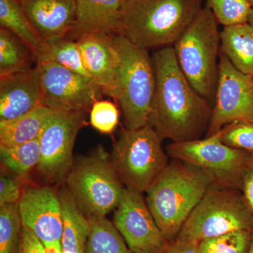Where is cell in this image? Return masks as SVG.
Wrapping results in <instances>:
<instances>
[{"label":"cell","instance_id":"cell-1","mask_svg":"<svg viewBox=\"0 0 253 253\" xmlns=\"http://www.w3.org/2000/svg\"><path fill=\"white\" fill-rule=\"evenodd\" d=\"M152 60L156 88L148 124L163 141L201 139L209 127L212 104L198 94L186 79L173 46L157 50Z\"/></svg>","mask_w":253,"mask_h":253},{"label":"cell","instance_id":"cell-2","mask_svg":"<svg viewBox=\"0 0 253 253\" xmlns=\"http://www.w3.org/2000/svg\"><path fill=\"white\" fill-rule=\"evenodd\" d=\"M203 0H125L119 35L146 49L173 46Z\"/></svg>","mask_w":253,"mask_h":253},{"label":"cell","instance_id":"cell-3","mask_svg":"<svg viewBox=\"0 0 253 253\" xmlns=\"http://www.w3.org/2000/svg\"><path fill=\"white\" fill-rule=\"evenodd\" d=\"M204 172L181 161H169L146 191V204L169 242L176 239L190 214L212 185Z\"/></svg>","mask_w":253,"mask_h":253},{"label":"cell","instance_id":"cell-4","mask_svg":"<svg viewBox=\"0 0 253 253\" xmlns=\"http://www.w3.org/2000/svg\"><path fill=\"white\" fill-rule=\"evenodd\" d=\"M218 21L209 6L198 13L173 46L181 71L195 90L214 102L221 53Z\"/></svg>","mask_w":253,"mask_h":253},{"label":"cell","instance_id":"cell-5","mask_svg":"<svg viewBox=\"0 0 253 253\" xmlns=\"http://www.w3.org/2000/svg\"><path fill=\"white\" fill-rule=\"evenodd\" d=\"M119 54L117 97L126 129H138L148 124L154 99L156 78L152 56L119 34L113 35Z\"/></svg>","mask_w":253,"mask_h":253},{"label":"cell","instance_id":"cell-6","mask_svg":"<svg viewBox=\"0 0 253 253\" xmlns=\"http://www.w3.org/2000/svg\"><path fill=\"white\" fill-rule=\"evenodd\" d=\"M65 185L87 219L106 217L118 207L126 189L101 146L74 160Z\"/></svg>","mask_w":253,"mask_h":253},{"label":"cell","instance_id":"cell-7","mask_svg":"<svg viewBox=\"0 0 253 253\" xmlns=\"http://www.w3.org/2000/svg\"><path fill=\"white\" fill-rule=\"evenodd\" d=\"M237 231L253 232V212L242 191L212 184L190 214L176 239L199 243Z\"/></svg>","mask_w":253,"mask_h":253},{"label":"cell","instance_id":"cell-8","mask_svg":"<svg viewBox=\"0 0 253 253\" xmlns=\"http://www.w3.org/2000/svg\"><path fill=\"white\" fill-rule=\"evenodd\" d=\"M162 139L146 125L121 131L110 155L113 168L125 187L146 193L169 164Z\"/></svg>","mask_w":253,"mask_h":253},{"label":"cell","instance_id":"cell-9","mask_svg":"<svg viewBox=\"0 0 253 253\" xmlns=\"http://www.w3.org/2000/svg\"><path fill=\"white\" fill-rule=\"evenodd\" d=\"M169 158L207 174L212 184L241 190L243 176L251 153L223 144L219 132L205 139L172 142L166 147Z\"/></svg>","mask_w":253,"mask_h":253},{"label":"cell","instance_id":"cell-10","mask_svg":"<svg viewBox=\"0 0 253 253\" xmlns=\"http://www.w3.org/2000/svg\"><path fill=\"white\" fill-rule=\"evenodd\" d=\"M85 112L53 109L41 136V159L36 167L46 183H61L72 167L73 147L85 123Z\"/></svg>","mask_w":253,"mask_h":253},{"label":"cell","instance_id":"cell-11","mask_svg":"<svg viewBox=\"0 0 253 253\" xmlns=\"http://www.w3.org/2000/svg\"><path fill=\"white\" fill-rule=\"evenodd\" d=\"M42 103L53 109L90 111L101 99V89L90 79L45 58H37Z\"/></svg>","mask_w":253,"mask_h":253},{"label":"cell","instance_id":"cell-12","mask_svg":"<svg viewBox=\"0 0 253 253\" xmlns=\"http://www.w3.org/2000/svg\"><path fill=\"white\" fill-rule=\"evenodd\" d=\"M242 121H253V78L238 71L221 52L212 117L206 136Z\"/></svg>","mask_w":253,"mask_h":253},{"label":"cell","instance_id":"cell-13","mask_svg":"<svg viewBox=\"0 0 253 253\" xmlns=\"http://www.w3.org/2000/svg\"><path fill=\"white\" fill-rule=\"evenodd\" d=\"M113 223L134 253H159L169 241L156 224L141 193L126 188Z\"/></svg>","mask_w":253,"mask_h":253},{"label":"cell","instance_id":"cell-14","mask_svg":"<svg viewBox=\"0 0 253 253\" xmlns=\"http://www.w3.org/2000/svg\"><path fill=\"white\" fill-rule=\"evenodd\" d=\"M22 225L33 231L47 251L63 253V222L59 194L51 186L25 190L18 201Z\"/></svg>","mask_w":253,"mask_h":253},{"label":"cell","instance_id":"cell-15","mask_svg":"<svg viewBox=\"0 0 253 253\" xmlns=\"http://www.w3.org/2000/svg\"><path fill=\"white\" fill-rule=\"evenodd\" d=\"M91 81L103 94L116 100L120 57L113 35L90 34L76 41Z\"/></svg>","mask_w":253,"mask_h":253},{"label":"cell","instance_id":"cell-16","mask_svg":"<svg viewBox=\"0 0 253 253\" xmlns=\"http://www.w3.org/2000/svg\"><path fill=\"white\" fill-rule=\"evenodd\" d=\"M42 104L36 68L0 76V121H11Z\"/></svg>","mask_w":253,"mask_h":253},{"label":"cell","instance_id":"cell-17","mask_svg":"<svg viewBox=\"0 0 253 253\" xmlns=\"http://www.w3.org/2000/svg\"><path fill=\"white\" fill-rule=\"evenodd\" d=\"M23 11L44 42L65 38L76 18L75 0H21Z\"/></svg>","mask_w":253,"mask_h":253},{"label":"cell","instance_id":"cell-18","mask_svg":"<svg viewBox=\"0 0 253 253\" xmlns=\"http://www.w3.org/2000/svg\"><path fill=\"white\" fill-rule=\"evenodd\" d=\"M76 22L67 38L77 41L90 34H119L125 0H75Z\"/></svg>","mask_w":253,"mask_h":253},{"label":"cell","instance_id":"cell-19","mask_svg":"<svg viewBox=\"0 0 253 253\" xmlns=\"http://www.w3.org/2000/svg\"><path fill=\"white\" fill-rule=\"evenodd\" d=\"M62 209L63 253H85L89 221L83 214L66 186L58 191Z\"/></svg>","mask_w":253,"mask_h":253},{"label":"cell","instance_id":"cell-20","mask_svg":"<svg viewBox=\"0 0 253 253\" xmlns=\"http://www.w3.org/2000/svg\"><path fill=\"white\" fill-rule=\"evenodd\" d=\"M220 38L221 52L238 71L253 78V26L248 22L224 26Z\"/></svg>","mask_w":253,"mask_h":253},{"label":"cell","instance_id":"cell-21","mask_svg":"<svg viewBox=\"0 0 253 253\" xmlns=\"http://www.w3.org/2000/svg\"><path fill=\"white\" fill-rule=\"evenodd\" d=\"M53 109L44 104L11 121H0V146H14L38 139L49 121Z\"/></svg>","mask_w":253,"mask_h":253},{"label":"cell","instance_id":"cell-22","mask_svg":"<svg viewBox=\"0 0 253 253\" xmlns=\"http://www.w3.org/2000/svg\"><path fill=\"white\" fill-rule=\"evenodd\" d=\"M0 24L26 43L34 53L36 59L42 53L45 42L32 26L21 0H0Z\"/></svg>","mask_w":253,"mask_h":253},{"label":"cell","instance_id":"cell-23","mask_svg":"<svg viewBox=\"0 0 253 253\" xmlns=\"http://www.w3.org/2000/svg\"><path fill=\"white\" fill-rule=\"evenodd\" d=\"M36 60L31 48L6 28H0V76L31 69Z\"/></svg>","mask_w":253,"mask_h":253},{"label":"cell","instance_id":"cell-24","mask_svg":"<svg viewBox=\"0 0 253 253\" xmlns=\"http://www.w3.org/2000/svg\"><path fill=\"white\" fill-rule=\"evenodd\" d=\"M88 219L90 229L85 253H134L129 249L113 221L106 217Z\"/></svg>","mask_w":253,"mask_h":253},{"label":"cell","instance_id":"cell-25","mask_svg":"<svg viewBox=\"0 0 253 253\" xmlns=\"http://www.w3.org/2000/svg\"><path fill=\"white\" fill-rule=\"evenodd\" d=\"M39 57L51 60L70 71L91 80L84 67L77 42L67 37L45 42L42 53L36 59Z\"/></svg>","mask_w":253,"mask_h":253},{"label":"cell","instance_id":"cell-26","mask_svg":"<svg viewBox=\"0 0 253 253\" xmlns=\"http://www.w3.org/2000/svg\"><path fill=\"white\" fill-rule=\"evenodd\" d=\"M0 157L5 167L15 175L26 176L41 159L40 138L14 146H0Z\"/></svg>","mask_w":253,"mask_h":253},{"label":"cell","instance_id":"cell-27","mask_svg":"<svg viewBox=\"0 0 253 253\" xmlns=\"http://www.w3.org/2000/svg\"><path fill=\"white\" fill-rule=\"evenodd\" d=\"M22 226L18 203L0 206V253H18Z\"/></svg>","mask_w":253,"mask_h":253},{"label":"cell","instance_id":"cell-28","mask_svg":"<svg viewBox=\"0 0 253 253\" xmlns=\"http://www.w3.org/2000/svg\"><path fill=\"white\" fill-rule=\"evenodd\" d=\"M253 238V231H232L202 240L198 245V251L199 253H247Z\"/></svg>","mask_w":253,"mask_h":253},{"label":"cell","instance_id":"cell-29","mask_svg":"<svg viewBox=\"0 0 253 253\" xmlns=\"http://www.w3.org/2000/svg\"><path fill=\"white\" fill-rule=\"evenodd\" d=\"M208 4L224 26L248 22L251 9L249 0H208Z\"/></svg>","mask_w":253,"mask_h":253},{"label":"cell","instance_id":"cell-30","mask_svg":"<svg viewBox=\"0 0 253 253\" xmlns=\"http://www.w3.org/2000/svg\"><path fill=\"white\" fill-rule=\"evenodd\" d=\"M223 144L233 149L253 153V121H236L218 131Z\"/></svg>","mask_w":253,"mask_h":253},{"label":"cell","instance_id":"cell-31","mask_svg":"<svg viewBox=\"0 0 253 253\" xmlns=\"http://www.w3.org/2000/svg\"><path fill=\"white\" fill-rule=\"evenodd\" d=\"M119 121V111L113 102L99 100L90 110V123L102 134H110L116 129Z\"/></svg>","mask_w":253,"mask_h":253},{"label":"cell","instance_id":"cell-32","mask_svg":"<svg viewBox=\"0 0 253 253\" xmlns=\"http://www.w3.org/2000/svg\"><path fill=\"white\" fill-rule=\"evenodd\" d=\"M22 192L16 183L6 176L0 177V206L6 204H18Z\"/></svg>","mask_w":253,"mask_h":253},{"label":"cell","instance_id":"cell-33","mask_svg":"<svg viewBox=\"0 0 253 253\" xmlns=\"http://www.w3.org/2000/svg\"><path fill=\"white\" fill-rule=\"evenodd\" d=\"M18 253H46V249L31 229L23 226Z\"/></svg>","mask_w":253,"mask_h":253},{"label":"cell","instance_id":"cell-34","mask_svg":"<svg viewBox=\"0 0 253 253\" xmlns=\"http://www.w3.org/2000/svg\"><path fill=\"white\" fill-rule=\"evenodd\" d=\"M253 212V153L250 154L245 168L241 189Z\"/></svg>","mask_w":253,"mask_h":253},{"label":"cell","instance_id":"cell-35","mask_svg":"<svg viewBox=\"0 0 253 253\" xmlns=\"http://www.w3.org/2000/svg\"><path fill=\"white\" fill-rule=\"evenodd\" d=\"M199 243L181 241L176 239L169 242L159 253H199Z\"/></svg>","mask_w":253,"mask_h":253},{"label":"cell","instance_id":"cell-36","mask_svg":"<svg viewBox=\"0 0 253 253\" xmlns=\"http://www.w3.org/2000/svg\"><path fill=\"white\" fill-rule=\"evenodd\" d=\"M248 23L253 26V5L251 6V11H250L249 15V19H248Z\"/></svg>","mask_w":253,"mask_h":253},{"label":"cell","instance_id":"cell-37","mask_svg":"<svg viewBox=\"0 0 253 253\" xmlns=\"http://www.w3.org/2000/svg\"><path fill=\"white\" fill-rule=\"evenodd\" d=\"M247 253H253V238L252 242H251V246H250V248L249 251H248Z\"/></svg>","mask_w":253,"mask_h":253},{"label":"cell","instance_id":"cell-38","mask_svg":"<svg viewBox=\"0 0 253 253\" xmlns=\"http://www.w3.org/2000/svg\"><path fill=\"white\" fill-rule=\"evenodd\" d=\"M250 3H251V6L253 5V0H249Z\"/></svg>","mask_w":253,"mask_h":253}]
</instances>
